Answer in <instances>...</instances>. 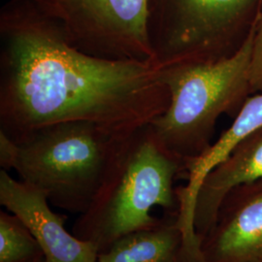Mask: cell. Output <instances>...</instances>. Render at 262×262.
I'll return each mask as SVG.
<instances>
[{"mask_svg": "<svg viewBox=\"0 0 262 262\" xmlns=\"http://www.w3.org/2000/svg\"><path fill=\"white\" fill-rule=\"evenodd\" d=\"M44 253L28 227L14 214L0 212V262H40Z\"/></svg>", "mask_w": 262, "mask_h": 262, "instance_id": "obj_12", "label": "cell"}, {"mask_svg": "<svg viewBox=\"0 0 262 262\" xmlns=\"http://www.w3.org/2000/svg\"><path fill=\"white\" fill-rule=\"evenodd\" d=\"M74 47L108 59L154 62L148 0H29Z\"/></svg>", "mask_w": 262, "mask_h": 262, "instance_id": "obj_6", "label": "cell"}, {"mask_svg": "<svg viewBox=\"0 0 262 262\" xmlns=\"http://www.w3.org/2000/svg\"><path fill=\"white\" fill-rule=\"evenodd\" d=\"M262 129V92L247 99L231 125L206 150L185 163L187 185L176 190L179 209L177 226L187 251L200 245L194 225L197 197L207 176L229 157L235 148L250 135Z\"/></svg>", "mask_w": 262, "mask_h": 262, "instance_id": "obj_8", "label": "cell"}, {"mask_svg": "<svg viewBox=\"0 0 262 262\" xmlns=\"http://www.w3.org/2000/svg\"><path fill=\"white\" fill-rule=\"evenodd\" d=\"M0 43V131L14 141L76 122L127 136L168 106L154 62L84 53L29 0L2 7Z\"/></svg>", "mask_w": 262, "mask_h": 262, "instance_id": "obj_1", "label": "cell"}, {"mask_svg": "<svg viewBox=\"0 0 262 262\" xmlns=\"http://www.w3.org/2000/svg\"><path fill=\"white\" fill-rule=\"evenodd\" d=\"M253 33V28L228 56L160 68L170 99L149 127L159 144L185 163L210 146L220 116L251 93Z\"/></svg>", "mask_w": 262, "mask_h": 262, "instance_id": "obj_3", "label": "cell"}, {"mask_svg": "<svg viewBox=\"0 0 262 262\" xmlns=\"http://www.w3.org/2000/svg\"><path fill=\"white\" fill-rule=\"evenodd\" d=\"M177 216L125 235L97 256L96 262H187Z\"/></svg>", "mask_w": 262, "mask_h": 262, "instance_id": "obj_11", "label": "cell"}, {"mask_svg": "<svg viewBox=\"0 0 262 262\" xmlns=\"http://www.w3.org/2000/svg\"><path fill=\"white\" fill-rule=\"evenodd\" d=\"M262 0H148V34L160 68L228 56L254 27Z\"/></svg>", "mask_w": 262, "mask_h": 262, "instance_id": "obj_5", "label": "cell"}, {"mask_svg": "<svg viewBox=\"0 0 262 262\" xmlns=\"http://www.w3.org/2000/svg\"><path fill=\"white\" fill-rule=\"evenodd\" d=\"M202 242L205 262H258L262 260V191L210 231Z\"/></svg>", "mask_w": 262, "mask_h": 262, "instance_id": "obj_10", "label": "cell"}, {"mask_svg": "<svg viewBox=\"0 0 262 262\" xmlns=\"http://www.w3.org/2000/svg\"><path fill=\"white\" fill-rule=\"evenodd\" d=\"M18 157V144L0 131V167L5 171L15 168Z\"/></svg>", "mask_w": 262, "mask_h": 262, "instance_id": "obj_14", "label": "cell"}, {"mask_svg": "<svg viewBox=\"0 0 262 262\" xmlns=\"http://www.w3.org/2000/svg\"><path fill=\"white\" fill-rule=\"evenodd\" d=\"M262 179V129L242 141L204 180L197 197L194 225L203 239L215 227L223 204L236 187Z\"/></svg>", "mask_w": 262, "mask_h": 262, "instance_id": "obj_9", "label": "cell"}, {"mask_svg": "<svg viewBox=\"0 0 262 262\" xmlns=\"http://www.w3.org/2000/svg\"><path fill=\"white\" fill-rule=\"evenodd\" d=\"M183 170L185 162L159 144L149 124L142 127L125 141L72 234L94 244L99 254L123 236L158 225L161 220L150 215L154 207L178 212L174 181Z\"/></svg>", "mask_w": 262, "mask_h": 262, "instance_id": "obj_2", "label": "cell"}, {"mask_svg": "<svg viewBox=\"0 0 262 262\" xmlns=\"http://www.w3.org/2000/svg\"><path fill=\"white\" fill-rule=\"evenodd\" d=\"M40 262H47L46 261V260H45V258H44V259H42V260H41V261Z\"/></svg>", "mask_w": 262, "mask_h": 262, "instance_id": "obj_15", "label": "cell"}, {"mask_svg": "<svg viewBox=\"0 0 262 262\" xmlns=\"http://www.w3.org/2000/svg\"><path fill=\"white\" fill-rule=\"evenodd\" d=\"M250 89L251 93L254 94L262 92V8L253 27Z\"/></svg>", "mask_w": 262, "mask_h": 262, "instance_id": "obj_13", "label": "cell"}, {"mask_svg": "<svg viewBox=\"0 0 262 262\" xmlns=\"http://www.w3.org/2000/svg\"><path fill=\"white\" fill-rule=\"evenodd\" d=\"M131 135L116 134L92 122L47 126L16 141L14 170L21 181L43 190L54 206L81 215Z\"/></svg>", "mask_w": 262, "mask_h": 262, "instance_id": "obj_4", "label": "cell"}, {"mask_svg": "<svg viewBox=\"0 0 262 262\" xmlns=\"http://www.w3.org/2000/svg\"><path fill=\"white\" fill-rule=\"evenodd\" d=\"M47 194L0 170V204L17 215L37 240L47 262H96L94 244L80 240L64 227L67 217L55 213Z\"/></svg>", "mask_w": 262, "mask_h": 262, "instance_id": "obj_7", "label": "cell"}]
</instances>
